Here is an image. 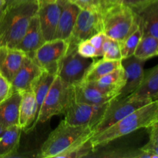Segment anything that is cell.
I'll return each instance as SVG.
<instances>
[{
    "instance_id": "22",
    "label": "cell",
    "mask_w": 158,
    "mask_h": 158,
    "mask_svg": "<svg viewBox=\"0 0 158 158\" xmlns=\"http://www.w3.org/2000/svg\"><path fill=\"white\" fill-rule=\"evenodd\" d=\"M158 94V65L144 73L139 87L131 94V97L140 99H152Z\"/></svg>"
},
{
    "instance_id": "14",
    "label": "cell",
    "mask_w": 158,
    "mask_h": 158,
    "mask_svg": "<svg viewBox=\"0 0 158 158\" xmlns=\"http://www.w3.org/2000/svg\"><path fill=\"white\" fill-rule=\"evenodd\" d=\"M61 9V5L59 0L56 2L39 6L37 15L45 41H49L54 39Z\"/></svg>"
},
{
    "instance_id": "32",
    "label": "cell",
    "mask_w": 158,
    "mask_h": 158,
    "mask_svg": "<svg viewBox=\"0 0 158 158\" xmlns=\"http://www.w3.org/2000/svg\"><path fill=\"white\" fill-rule=\"evenodd\" d=\"M156 1L157 0H123L121 4L128 6L136 12Z\"/></svg>"
},
{
    "instance_id": "30",
    "label": "cell",
    "mask_w": 158,
    "mask_h": 158,
    "mask_svg": "<svg viewBox=\"0 0 158 158\" xmlns=\"http://www.w3.org/2000/svg\"><path fill=\"white\" fill-rule=\"evenodd\" d=\"M12 84L0 73V103H2L12 94Z\"/></svg>"
},
{
    "instance_id": "29",
    "label": "cell",
    "mask_w": 158,
    "mask_h": 158,
    "mask_svg": "<svg viewBox=\"0 0 158 158\" xmlns=\"http://www.w3.org/2000/svg\"><path fill=\"white\" fill-rule=\"evenodd\" d=\"M77 52L83 57L95 58L97 56V51L89 40H82L77 44Z\"/></svg>"
},
{
    "instance_id": "19",
    "label": "cell",
    "mask_w": 158,
    "mask_h": 158,
    "mask_svg": "<svg viewBox=\"0 0 158 158\" xmlns=\"http://www.w3.org/2000/svg\"><path fill=\"white\" fill-rule=\"evenodd\" d=\"M21 97V93L13 91L6 100L0 103V124L5 129L19 125Z\"/></svg>"
},
{
    "instance_id": "35",
    "label": "cell",
    "mask_w": 158,
    "mask_h": 158,
    "mask_svg": "<svg viewBox=\"0 0 158 158\" xmlns=\"http://www.w3.org/2000/svg\"><path fill=\"white\" fill-rule=\"evenodd\" d=\"M5 6H14V5L23 4V3H38L39 0H5Z\"/></svg>"
},
{
    "instance_id": "42",
    "label": "cell",
    "mask_w": 158,
    "mask_h": 158,
    "mask_svg": "<svg viewBox=\"0 0 158 158\" xmlns=\"http://www.w3.org/2000/svg\"><path fill=\"white\" fill-rule=\"evenodd\" d=\"M154 100H156V101H157V103H158V94H157V96H156V97H154Z\"/></svg>"
},
{
    "instance_id": "1",
    "label": "cell",
    "mask_w": 158,
    "mask_h": 158,
    "mask_svg": "<svg viewBox=\"0 0 158 158\" xmlns=\"http://www.w3.org/2000/svg\"><path fill=\"white\" fill-rule=\"evenodd\" d=\"M94 134L89 126H75L62 120L43 143L38 157L41 158L69 157L84 144Z\"/></svg>"
},
{
    "instance_id": "23",
    "label": "cell",
    "mask_w": 158,
    "mask_h": 158,
    "mask_svg": "<svg viewBox=\"0 0 158 158\" xmlns=\"http://www.w3.org/2000/svg\"><path fill=\"white\" fill-rule=\"evenodd\" d=\"M22 129L19 125L6 128L0 135V158L9 157L17 151Z\"/></svg>"
},
{
    "instance_id": "7",
    "label": "cell",
    "mask_w": 158,
    "mask_h": 158,
    "mask_svg": "<svg viewBox=\"0 0 158 158\" xmlns=\"http://www.w3.org/2000/svg\"><path fill=\"white\" fill-rule=\"evenodd\" d=\"M151 101H153L152 99L135 98L131 96L122 98L115 97L110 102L102 119L94 127V134L107 129L136 110L148 104Z\"/></svg>"
},
{
    "instance_id": "3",
    "label": "cell",
    "mask_w": 158,
    "mask_h": 158,
    "mask_svg": "<svg viewBox=\"0 0 158 158\" xmlns=\"http://www.w3.org/2000/svg\"><path fill=\"white\" fill-rule=\"evenodd\" d=\"M38 9V3L5 6L0 14V46L16 48Z\"/></svg>"
},
{
    "instance_id": "2",
    "label": "cell",
    "mask_w": 158,
    "mask_h": 158,
    "mask_svg": "<svg viewBox=\"0 0 158 158\" xmlns=\"http://www.w3.org/2000/svg\"><path fill=\"white\" fill-rule=\"evenodd\" d=\"M158 121V103L153 100L136 110L104 131L94 134L90 143L94 152L117 138L131 134L142 128H149Z\"/></svg>"
},
{
    "instance_id": "21",
    "label": "cell",
    "mask_w": 158,
    "mask_h": 158,
    "mask_svg": "<svg viewBox=\"0 0 158 158\" xmlns=\"http://www.w3.org/2000/svg\"><path fill=\"white\" fill-rule=\"evenodd\" d=\"M126 83L124 69L123 66L115 69L91 83L102 90L118 96Z\"/></svg>"
},
{
    "instance_id": "33",
    "label": "cell",
    "mask_w": 158,
    "mask_h": 158,
    "mask_svg": "<svg viewBox=\"0 0 158 158\" xmlns=\"http://www.w3.org/2000/svg\"><path fill=\"white\" fill-rule=\"evenodd\" d=\"M69 1L78 6L80 9L100 11L98 0H69Z\"/></svg>"
},
{
    "instance_id": "4",
    "label": "cell",
    "mask_w": 158,
    "mask_h": 158,
    "mask_svg": "<svg viewBox=\"0 0 158 158\" xmlns=\"http://www.w3.org/2000/svg\"><path fill=\"white\" fill-rule=\"evenodd\" d=\"M103 32L106 36L121 43L139 25L137 15L132 9L123 4L116 5L102 12Z\"/></svg>"
},
{
    "instance_id": "43",
    "label": "cell",
    "mask_w": 158,
    "mask_h": 158,
    "mask_svg": "<svg viewBox=\"0 0 158 158\" xmlns=\"http://www.w3.org/2000/svg\"><path fill=\"white\" fill-rule=\"evenodd\" d=\"M1 12H2V11H0V14H1Z\"/></svg>"
},
{
    "instance_id": "27",
    "label": "cell",
    "mask_w": 158,
    "mask_h": 158,
    "mask_svg": "<svg viewBox=\"0 0 158 158\" xmlns=\"http://www.w3.org/2000/svg\"><path fill=\"white\" fill-rule=\"evenodd\" d=\"M142 35H143V30L139 23L138 26L133 29L121 43H120L122 59L127 58L134 55Z\"/></svg>"
},
{
    "instance_id": "25",
    "label": "cell",
    "mask_w": 158,
    "mask_h": 158,
    "mask_svg": "<svg viewBox=\"0 0 158 158\" xmlns=\"http://www.w3.org/2000/svg\"><path fill=\"white\" fill-rule=\"evenodd\" d=\"M158 39L151 35L143 34L137 45L134 56L146 61L148 59L157 56Z\"/></svg>"
},
{
    "instance_id": "8",
    "label": "cell",
    "mask_w": 158,
    "mask_h": 158,
    "mask_svg": "<svg viewBox=\"0 0 158 158\" xmlns=\"http://www.w3.org/2000/svg\"><path fill=\"white\" fill-rule=\"evenodd\" d=\"M69 47L68 40L54 39L46 41L32 56V60L43 71L57 76L61 60Z\"/></svg>"
},
{
    "instance_id": "15",
    "label": "cell",
    "mask_w": 158,
    "mask_h": 158,
    "mask_svg": "<svg viewBox=\"0 0 158 158\" xmlns=\"http://www.w3.org/2000/svg\"><path fill=\"white\" fill-rule=\"evenodd\" d=\"M38 110L33 91L22 93L19 106V126L25 133L31 131L37 125Z\"/></svg>"
},
{
    "instance_id": "10",
    "label": "cell",
    "mask_w": 158,
    "mask_h": 158,
    "mask_svg": "<svg viewBox=\"0 0 158 158\" xmlns=\"http://www.w3.org/2000/svg\"><path fill=\"white\" fill-rule=\"evenodd\" d=\"M100 32H103L101 12L98 10L80 9L68 41L78 44L79 42L89 40Z\"/></svg>"
},
{
    "instance_id": "9",
    "label": "cell",
    "mask_w": 158,
    "mask_h": 158,
    "mask_svg": "<svg viewBox=\"0 0 158 158\" xmlns=\"http://www.w3.org/2000/svg\"><path fill=\"white\" fill-rule=\"evenodd\" d=\"M109 103L103 105L77 103L73 95L64 113V120L69 124L75 126H89L94 130L103 117Z\"/></svg>"
},
{
    "instance_id": "16",
    "label": "cell",
    "mask_w": 158,
    "mask_h": 158,
    "mask_svg": "<svg viewBox=\"0 0 158 158\" xmlns=\"http://www.w3.org/2000/svg\"><path fill=\"white\" fill-rule=\"evenodd\" d=\"M27 54L15 48L0 46V73L11 83Z\"/></svg>"
},
{
    "instance_id": "31",
    "label": "cell",
    "mask_w": 158,
    "mask_h": 158,
    "mask_svg": "<svg viewBox=\"0 0 158 158\" xmlns=\"http://www.w3.org/2000/svg\"><path fill=\"white\" fill-rule=\"evenodd\" d=\"M106 35L103 32H100L96 35H93L90 39H89V41L94 46L97 51V56L100 57L103 56V45L104 43Z\"/></svg>"
},
{
    "instance_id": "20",
    "label": "cell",
    "mask_w": 158,
    "mask_h": 158,
    "mask_svg": "<svg viewBox=\"0 0 158 158\" xmlns=\"http://www.w3.org/2000/svg\"><path fill=\"white\" fill-rule=\"evenodd\" d=\"M135 13L143 34L153 35L158 39V0Z\"/></svg>"
},
{
    "instance_id": "18",
    "label": "cell",
    "mask_w": 158,
    "mask_h": 158,
    "mask_svg": "<svg viewBox=\"0 0 158 158\" xmlns=\"http://www.w3.org/2000/svg\"><path fill=\"white\" fill-rule=\"evenodd\" d=\"M44 37L40 27L37 13L31 19L24 36L15 49L23 51L29 56H32L45 43Z\"/></svg>"
},
{
    "instance_id": "17",
    "label": "cell",
    "mask_w": 158,
    "mask_h": 158,
    "mask_svg": "<svg viewBox=\"0 0 158 158\" xmlns=\"http://www.w3.org/2000/svg\"><path fill=\"white\" fill-rule=\"evenodd\" d=\"M59 1L62 9L54 39L68 40L73 32L80 9L69 0Z\"/></svg>"
},
{
    "instance_id": "5",
    "label": "cell",
    "mask_w": 158,
    "mask_h": 158,
    "mask_svg": "<svg viewBox=\"0 0 158 158\" xmlns=\"http://www.w3.org/2000/svg\"><path fill=\"white\" fill-rule=\"evenodd\" d=\"M73 97V86L66 84L56 76L43 101L37 123H46L52 117L64 114Z\"/></svg>"
},
{
    "instance_id": "39",
    "label": "cell",
    "mask_w": 158,
    "mask_h": 158,
    "mask_svg": "<svg viewBox=\"0 0 158 158\" xmlns=\"http://www.w3.org/2000/svg\"><path fill=\"white\" fill-rule=\"evenodd\" d=\"M58 0H39V6H41L43 4H47V3L56 2Z\"/></svg>"
},
{
    "instance_id": "26",
    "label": "cell",
    "mask_w": 158,
    "mask_h": 158,
    "mask_svg": "<svg viewBox=\"0 0 158 158\" xmlns=\"http://www.w3.org/2000/svg\"><path fill=\"white\" fill-rule=\"evenodd\" d=\"M56 77V75L49 73L43 70L41 75L39 77V79L34 85L33 88H32V91L34 93L35 101L37 103L38 116L43 101H44L45 98L48 94V91H49L52 82L55 80Z\"/></svg>"
},
{
    "instance_id": "40",
    "label": "cell",
    "mask_w": 158,
    "mask_h": 158,
    "mask_svg": "<svg viewBox=\"0 0 158 158\" xmlns=\"http://www.w3.org/2000/svg\"><path fill=\"white\" fill-rule=\"evenodd\" d=\"M5 4H6L5 0H0V11L2 10L3 8L5 7Z\"/></svg>"
},
{
    "instance_id": "6",
    "label": "cell",
    "mask_w": 158,
    "mask_h": 158,
    "mask_svg": "<svg viewBox=\"0 0 158 158\" xmlns=\"http://www.w3.org/2000/svg\"><path fill=\"white\" fill-rule=\"evenodd\" d=\"M77 44L69 42V47L61 60L57 72L61 80L70 86L83 80L86 71L94 61L93 58L82 56L77 52Z\"/></svg>"
},
{
    "instance_id": "44",
    "label": "cell",
    "mask_w": 158,
    "mask_h": 158,
    "mask_svg": "<svg viewBox=\"0 0 158 158\" xmlns=\"http://www.w3.org/2000/svg\"><path fill=\"white\" fill-rule=\"evenodd\" d=\"M157 56H158V53H157Z\"/></svg>"
},
{
    "instance_id": "41",
    "label": "cell",
    "mask_w": 158,
    "mask_h": 158,
    "mask_svg": "<svg viewBox=\"0 0 158 158\" xmlns=\"http://www.w3.org/2000/svg\"><path fill=\"white\" fill-rule=\"evenodd\" d=\"M4 130H5V128L3 127L2 126L1 124H0V135H1V134H2V132H3V131H4Z\"/></svg>"
},
{
    "instance_id": "28",
    "label": "cell",
    "mask_w": 158,
    "mask_h": 158,
    "mask_svg": "<svg viewBox=\"0 0 158 158\" xmlns=\"http://www.w3.org/2000/svg\"><path fill=\"white\" fill-rule=\"evenodd\" d=\"M102 57L107 60H121L122 54L119 42L106 36L103 45Z\"/></svg>"
},
{
    "instance_id": "13",
    "label": "cell",
    "mask_w": 158,
    "mask_h": 158,
    "mask_svg": "<svg viewBox=\"0 0 158 158\" xmlns=\"http://www.w3.org/2000/svg\"><path fill=\"white\" fill-rule=\"evenodd\" d=\"M73 95L76 102L92 105H103L114 100L117 95L105 92L93 83L80 82L73 85Z\"/></svg>"
},
{
    "instance_id": "12",
    "label": "cell",
    "mask_w": 158,
    "mask_h": 158,
    "mask_svg": "<svg viewBox=\"0 0 158 158\" xmlns=\"http://www.w3.org/2000/svg\"><path fill=\"white\" fill-rule=\"evenodd\" d=\"M43 69L35 63L32 57L26 56L23 66L11 81L12 91L24 93L32 90L35 82L41 75Z\"/></svg>"
},
{
    "instance_id": "37",
    "label": "cell",
    "mask_w": 158,
    "mask_h": 158,
    "mask_svg": "<svg viewBox=\"0 0 158 158\" xmlns=\"http://www.w3.org/2000/svg\"><path fill=\"white\" fill-rule=\"evenodd\" d=\"M109 1L110 0H100V2H99V9H100V11L101 13L105 10V9L107 6Z\"/></svg>"
},
{
    "instance_id": "24",
    "label": "cell",
    "mask_w": 158,
    "mask_h": 158,
    "mask_svg": "<svg viewBox=\"0 0 158 158\" xmlns=\"http://www.w3.org/2000/svg\"><path fill=\"white\" fill-rule=\"evenodd\" d=\"M121 60H107L104 59H101L97 61L94 60L86 71L82 81L92 83L106 74L121 67Z\"/></svg>"
},
{
    "instance_id": "34",
    "label": "cell",
    "mask_w": 158,
    "mask_h": 158,
    "mask_svg": "<svg viewBox=\"0 0 158 158\" xmlns=\"http://www.w3.org/2000/svg\"><path fill=\"white\" fill-rule=\"evenodd\" d=\"M151 132H150L149 142L143 147V148H152V147L158 146V121L150 127Z\"/></svg>"
},
{
    "instance_id": "11",
    "label": "cell",
    "mask_w": 158,
    "mask_h": 158,
    "mask_svg": "<svg viewBox=\"0 0 158 158\" xmlns=\"http://www.w3.org/2000/svg\"><path fill=\"white\" fill-rule=\"evenodd\" d=\"M144 60H140L134 55L122 59L121 65L124 69L126 83L117 97V98L127 97L139 87L144 76Z\"/></svg>"
},
{
    "instance_id": "36",
    "label": "cell",
    "mask_w": 158,
    "mask_h": 158,
    "mask_svg": "<svg viewBox=\"0 0 158 158\" xmlns=\"http://www.w3.org/2000/svg\"><path fill=\"white\" fill-rule=\"evenodd\" d=\"M141 149L143 150V151H147V152H149L151 153V154H154V155H156L158 157V146L152 147V148H141Z\"/></svg>"
},
{
    "instance_id": "38",
    "label": "cell",
    "mask_w": 158,
    "mask_h": 158,
    "mask_svg": "<svg viewBox=\"0 0 158 158\" xmlns=\"http://www.w3.org/2000/svg\"><path fill=\"white\" fill-rule=\"evenodd\" d=\"M123 0H110L109 2H108V4H107V6H106V8L105 9V10H106V9H108V8L111 7V6H116V5L121 4L122 2H123Z\"/></svg>"
}]
</instances>
